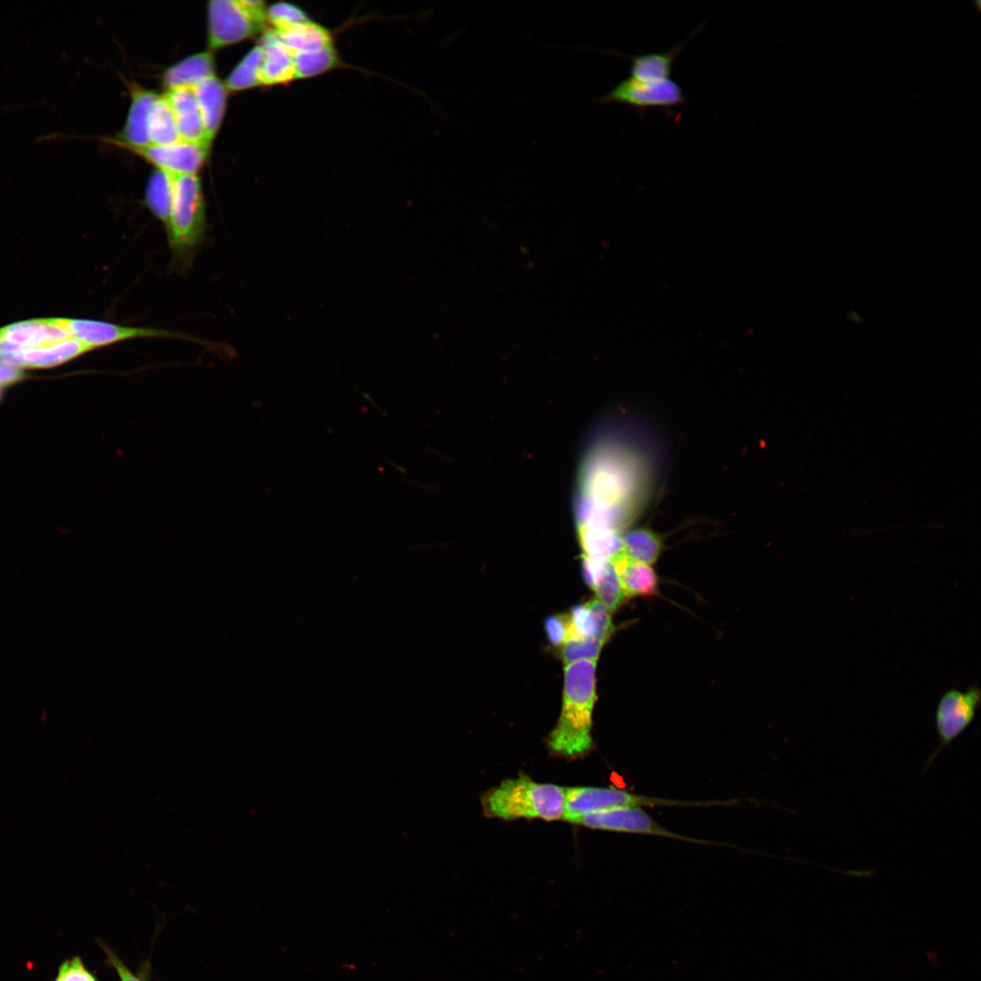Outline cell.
Masks as SVG:
<instances>
[{
  "label": "cell",
  "instance_id": "obj_1",
  "mask_svg": "<svg viewBox=\"0 0 981 981\" xmlns=\"http://www.w3.org/2000/svg\"><path fill=\"white\" fill-rule=\"evenodd\" d=\"M595 671L594 660L565 665L560 718L546 738L551 755L576 759L592 750V711L597 699Z\"/></svg>",
  "mask_w": 981,
  "mask_h": 981
},
{
  "label": "cell",
  "instance_id": "obj_2",
  "mask_svg": "<svg viewBox=\"0 0 981 981\" xmlns=\"http://www.w3.org/2000/svg\"><path fill=\"white\" fill-rule=\"evenodd\" d=\"M565 787L534 781L524 773L507 778L482 794L487 818L511 821L520 818L555 821L563 819Z\"/></svg>",
  "mask_w": 981,
  "mask_h": 981
},
{
  "label": "cell",
  "instance_id": "obj_3",
  "mask_svg": "<svg viewBox=\"0 0 981 981\" xmlns=\"http://www.w3.org/2000/svg\"><path fill=\"white\" fill-rule=\"evenodd\" d=\"M169 174L172 201L165 225L168 241L176 258L189 259L204 232L205 207L202 185L194 173Z\"/></svg>",
  "mask_w": 981,
  "mask_h": 981
},
{
  "label": "cell",
  "instance_id": "obj_4",
  "mask_svg": "<svg viewBox=\"0 0 981 981\" xmlns=\"http://www.w3.org/2000/svg\"><path fill=\"white\" fill-rule=\"evenodd\" d=\"M981 703V690L976 683L967 689H950L943 693L935 712V727L938 745L928 757L925 770L939 753L961 736L972 724Z\"/></svg>",
  "mask_w": 981,
  "mask_h": 981
},
{
  "label": "cell",
  "instance_id": "obj_5",
  "mask_svg": "<svg viewBox=\"0 0 981 981\" xmlns=\"http://www.w3.org/2000/svg\"><path fill=\"white\" fill-rule=\"evenodd\" d=\"M689 805L665 798L637 795L612 788L570 787L565 788L564 821L596 812L620 808Z\"/></svg>",
  "mask_w": 981,
  "mask_h": 981
},
{
  "label": "cell",
  "instance_id": "obj_6",
  "mask_svg": "<svg viewBox=\"0 0 981 981\" xmlns=\"http://www.w3.org/2000/svg\"><path fill=\"white\" fill-rule=\"evenodd\" d=\"M257 24L240 0H213L208 4V45L211 49L240 42L257 34Z\"/></svg>",
  "mask_w": 981,
  "mask_h": 981
},
{
  "label": "cell",
  "instance_id": "obj_7",
  "mask_svg": "<svg viewBox=\"0 0 981 981\" xmlns=\"http://www.w3.org/2000/svg\"><path fill=\"white\" fill-rule=\"evenodd\" d=\"M597 100L603 104H624L639 110L678 106L685 102L681 87L671 78L659 83H643L631 77L623 79Z\"/></svg>",
  "mask_w": 981,
  "mask_h": 981
},
{
  "label": "cell",
  "instance_id": "obj_8",
  "mask_svg": "<svg viewBox=\"0 0 981 981\" xmlns=\"http://www.w3.org/2000/svg\"><path fill=\"white\" fill-rule=\"evenodd\" d=\"M71 336L93 350L136 338H180L189 337L155 328L128 327L112 322L83 319H61Z\"/></svg>",
  "mask_w": 981,
  "mask_h": 981
},
{
  "label": "cell",
  "instance_id": "obj_9",
  "mask_svg": "<svg viewBox=\"0 0 981 981\" xmlns=\"http://www.w3.org/2000/svg\"><path fill=\"white\" fill-rule=\"evenodd\" d=\"M569 823L591 829L648 834L688 839L670 832L653 820L641 808H620L574 818Z\"/></svg>",
  "mask_w": 981,
  "mask_h": 981
},
{
  "label": "cell",
  "instance_id": "obj_10",
  "mask_svg": "<svg viewBox=\"0 0 981 981\" xmlns=\"http://www.w3.org/2000/svg\"><path fill=\"white\" fill-rule=\"evenodd\" d=\"M129 150L166 173L196 174L206 159L209 146L179 141L167 145L149 144Z\"/></svg>",
  "mask_w": 981,
  "mask_h": 981
},
{
  "label": "cell",
  "instance_id": "obj_11",
  "mask_svg": "<svg viewBox=\"0 0 981 981\" xmlns=\"http://www.w3.org/2000/svg\"><path fill=\"white\" fill-rule=\"evenodd\" d=\"M70 337L61 319L29 320L0 329V340L24 349L54 344Z\"/></svg>",
  "mask_w": 981,
  "mask_h": 981
},
{
  "label": "cell",
  "instance_id": "obj_12",
  "mask_svg": "<svg viewBox=\"0 0 981 981\" xmlns=\"http://www.w3.org/2000/svg\"><path fill=\"white\" fill-rule=\"evenodd\" d=\"M164 96L173 113L181 140L210 147L193 88L170 89Z\"/></svg>",
  "mask_w": 981,
  "mask_h": 981
},
{
  "label": "cell",
  "instance_id": "obj_13",
  "mask_svg": "<svg viewBox=\"0 0 981 981\" xmlns=\"http://www.w3.org/2000/svg\"><path fill=\"white\" fill-rule=\"evenodd\" d=\"M259 45L263 51L259 68L261 84H280L296 79L293 54L272 29L263 34Z\"/></svg>",
  "mask_w": 981,
  "mask_h": 981
},
{
  "label": "cell",
  "instance_id": "obj_14",
  "mask_svg": "<svg viewBox=\"0 0 981 981\" xmlns=\"http://www.w3.org/2000/svg\"><path fill=\"white\" fill-rule=\"evenodd\" d=\"M158 94L140 86L131 88V106L125 125L115 144L125 148H139L150 144L148 120L151 107Z\"/></svg>",
  "mask_w": 981,
  "mask_h": 981
},
{
  "label": "cell",
  "instance_id": "obj_15",
  "mask_svg": "<svg viewBox=\"0 0 981 981\" xmlns=\"http://www.w3.org/2000/svg\"><path fill=\"white\" fill-rule=\"evenodd\" d=\"M203 123L207 142L211 144L222 123L227 89L214 74L209 75L192 87Z\"/></svg>",
  "mask_w": 981,
  "mask_h": 981
},
{
  "label": "cell",
  "instance_id": "obj_16",
  "mask_svg": "<svg viewBox=\"0 0 981 981\" xmlns=\"http://www.w3.org/2000/svg\"><path fill=\"white\" fill-rule=\"evenodd\" d=\"M611 560L627 598L649 597L657 593L658 576L649 564L633 560L623 551Z\"/></svg>",
  "mask_w": 981,
  "mask_h": 981
},
{
  "label": "cell",
  "instance_id": "obj_17",
  "mask_svg": "<svg viewBox=\"0 0 981 981\" xmlns=\"http://www.w3.org/2000/svg\"><path fill=\"white\" fill-rule=\"evenodd\" d=\"M93 350L79 340L70 337L59 342L23 349L22 367L46 368L59 365Z\"/></svg>",
  "mask_w": 981,
  "mask_h": 981
},
{
  "label": "cell",
  "instance_id": "obj_18",
  "mask_svg": "<svg viewBox=\"0 0 981 981\" xmlns=\"http://www.w3.org/2000/svg\"><path fill=\"white\" fill-rule=\"evenodd\" d=\"M213 54L201 52L190 55L169 67L164 74V84L167 88H192L205 77L214 74Z\"/></svg>",
  "mask_w": 981,
  "mask_h": 981
},
{
  "label": "cell",
  "instance_id": "obj_19",
  "mask_svg": "<svg viewBox=\"0 0 981 981\" xmlns=\"http://www.w3.org/2000/svg\"><path fill=\"white\" fill-rule=\"evenodd\" d=\"M277 37L292 53H302L333 46L330 32L310 20L285 27L273 29Z\"/></svg>",
  "mask_w": 981,
  "mask_h": 981
},
{
  "label": "cell",
  "instance_id": "obj_20",
  "mask_svg": "<svg viewBox=\"0 0 981 981\" xmlns=\"http://www.w3.org/2000/svg\"><path fill=\"white\" fill-rule=\"evenodd\" d=\"M685 43H681L664 53H650L639 55H622L631 60L629 69L632 79L643 83H659L670 79L672 65Z\"/></svg>",
  "mask_w": 981,
  "mask_h": 981
},
{
  "label": "cell",
  "instance_id": "obj_21",
  "mask_svg": "<svg viewBox=\"0 0 981 981\" xmlns=\"http://www.w3.org/2000/svg\"><path fill=\"white\" fill-rule=\"evenodd\" d=\"M580 543L585 556L612 560L623 551L618 531L601 527H580Z\"/></svg>",
  "mask_w": 981,
  "mask_h": 981
},
{
  "label": "cell",
  "instance_id": "obj_22",
  "mask_svg": "<svg viewBox=\"0 0 981 981\" xmlns=\"http://www.w3.org/2000/svg\"><path fill=\"white\" fill-rule=\"evenodd\" d=\"M150 144L167 145L182 141L171 108L164 96H157L148 120Z\"/></svg>",
  "mask_w": 981,
  "mask_h": 981
},
{
  "label": "cell",
  "instance_id": "obj_23",
  "mask_svg": "<svg viewBox=\"0 0 981 981\" xmlns=\"http://www.w3.org/2000/svg\"><path fill=\"white\" fill-rule=\"evenodd\" d=\"M623 552L631 560L646 564L657 561L661 552V540L647 529L633 530L622 539Z\"/></svg>",
  "mask_w": 981,
  "mask_h": 981
},
{
  "label": "cell",
  "instance_id": "obj_24",
  "mask_svg": "<svg viewBox=\"0 0 981 981\" xmlns=\"http://www.w3.org/2000/svg\"><path fill=\"white\" fill-rule=\"evenodd\" d=\"M172 201L170 174L157 169L149 178L145 203L152 213L165 225L168 223Z\"/></svg>",
  "mask_w": 981,
  "mask_h": 981
},
{
  "label": "cell",
  "instance_id": "obj_25",
  "mask_svg": "<svg viewBox=\"0 0 981 981\" xmlns=\"http://www.w3.org/2000/svg\"><path fill=\"white\" fill-rule=\"evenodd\" d=\"M263 51L260 45L252 48L241 62L233 68L224 82L229 91H240L261 85L259 68Z\"/></svg>",
  "mask_w": 981,
  "mask_h": 981
},
{
  "label": "cell",
  "instance_id": "obj_26",
  "mask_svg": "<svg viewBox=\"0 0 981 981\" xmlns=\"http://www.w3.org/2000/svg\"><path fill=\"white\" fill-rule=\"evenodd\" d=\"M296 78H308L322 74L338 64L333 46L309 52L292 53Z\"/></svg>",
  "mask_w": 981,
  "mask_h": 981
},
{
  "label": "cell",
  "instance_id": "obj_27",
  "mask_svg": "<svg viewBox=\"0 0 981 981\" xmlns=\"http://www.w3.org/2000/svg\"><path fill=\"white\" fill-rule=\"evenodd\" d=\"M599 599L609 612L616 611L628 599L621 588L618 574L611 560H609L605 570L594 589Z\"/></svg>",
  "mask_w": 981,
  "mask_h": 981
},
{
  "label": "cell",
  "instance_id": "obj_28",
  "mask_svg": "<svg viewBox=\"0 0 981 981\" xmlns=\"http://www.w3.org/2000/svg\"><path fill=\"white\" fill-rule=\"evenodd\" d=\"M603 645L596 638L570 639L560 648V659L564 666L579 660L597 661Z\"/></svg>",
  "mask_w": 981,
  "mask_h": 981
},
{
  "label": "cell",
  "instance_id": "obj_29",
  "mask_svg": "<svg viewBox=\"0 0 981 981\" xmlns=\"http://www.w3.org/2000/svg\"><path fill=\"white\" fill-rule=\"evenodd\" d=\"M267 22L273 29H282L308 21V17L300 7L288 3L272 5L266 10Z\"/></svg>",
  "mask_w": 981,
  "mask_h": 981
},
{
  "label": "cell",
  "instance_id": "obj_30",
  "mask_svg": "<svg viewBox=\"0 0 981 981\" xmlns=\"http://www.w3.org/2000/svg\"><path fill=\"white\" fill-rule=\"evenodd\" d=\"M568 616L570 620V639L594 638V622L586 603L573 606Z\"/></svg>",
  "mask_w": 981,
  "mask_h": 981
},
{
  "label": "cell",
  "instance_id": "obj_31",
  "mask_svg": "<svg viewBox=\"0 0 981 981\" xmlns=\"http://www.w3.org/2000/svg\"><path fill=\"white\" fill-rule=\"evenodd\" d=\"M591 617L593 619L595 627V636L597 639L605 643L611 636L614 627L611 622L609 611L605 605L597 598H593L586 603Z\"/></svg>",
  "mask_w": 981,
  "mask_h": 981
},
{
  "label": "cell",
  "instance_id": "obj_32",
  "mask_svg": "<svg viewBox=\"0 0 981 981\" xmlns=\"http://www.w3.org/2000/svg\"><path fill=\"white\" fill-rule=\"evenodd\" d=\"M53 981H98L90 972L81 956H74L64 959L59 966Z\"/></svg>",
  "mask_w": 981,
  "mask_h": 981
},
{
  "label": "cell",
  "instance_id": "obj_33",
  "mask_svg": "<svg viewBox=\"0 0 981 981\" xmlns=\"http://www.w3.org/2000/svg\"><path fill=\"white\" fill-rule=\"evenodd\" d=\"M544 628L548 640L553 647L561 648L570 639L568 614H557L546 618Z\"/></svg>",
  "mask_w": 981,
  "mask_h": 981
},
{
  "label": "cell",
  "instance_id": "obj_34",
  "mask_svg": "<svg viewBox=\"0 0 981 981\" xmlns=\"http://www.w3.org/2000/svg\"><path fill=\"white\" fill-rule=\"evenodd\" d=\"M608 559L594 558L583 555L582 560V573L585 582L592 590L595 589L600 577L602 576Z\"/></svg>",
  "mask_w": 981,
  "mask_h": 981
},
{
  "label": "cell",
  "instance_id": "obj_35",
  "mask_svg": "<svg viewBox=\"0 0 981 981\" xmlns=\"http://www.w3.org/2000/svg\"><path fill=\"white\" fill-rule=\"evenodd\" d=\"M102 947L107 956V960L109 961L110 965L116 971L120 981H144L137 976H135L132 971H130L129 968L121 961V959L113 950L104 946V945L102 946Z\"/></svg>",
  "mask_w": 981,
  "mask_h": 981
},
{
  "label": "cell",
  "instance_id": "obj_36",
  "mask_svg": "<svg viewBox=\"0 0 981 981\" xmlns=\"http://www.w3.org/2000/svg\"><path fill=\"white\" fill-rule=\"evenodd\" d=\"M22 378L20 368L0 361V386L11 385Z\"/></svg>",
  "mask_w": 981,
  "mask_h": 981
},
{
  "label": "cell",
  "instance_id": "obj_37",
  "mask_svg": "<svg viewBox=\"0 0 981 981\" xmlns=\"http://www.w3.org/2000/svg\"><path fill=\"white\" fill-rule=\"evenodd\" d=\"M0 399H1V386H0Z\"/></svg>",
  "mask_w": 981,
  "mask_h": 981
}]
</instances>
